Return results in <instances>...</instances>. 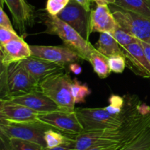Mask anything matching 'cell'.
<instances>
[{
	"instance_id": "6da1fadb",
	"label": "cell",
	"mask_w": 150,
	"mask_h": 150,
	"mask_svg": "<svg viewBox=\"0 0 150 150\" xmlns=\"http://www.w3.org/2000/svg\"><path fill=\"white\" fill-rule=\"evenodd\" d=\"M149 127L150 112L144 114L139 111L119 128L69 136L68 142L64 145L76 150H86L96 146H115L121 149Z\"/></svg>"
},
{
	"instance_id": "7a4b0ae2",
	"label": "cell",
	"mask_w": 150,
	"mask_h": 150,
	"mask_svg": "<svg viewBox=\"0 0 150 150\" xmlns=\"http://www.w3.org/2000/svg\"><path fill=\"white\" fill-rule=\"evenodd\" d=\"M139 100L127 98V106L120 114H111L104 108H76L75 111L85 132L117 129L139 111Z\"/></svg>"
},
{
	"instance_id": "3957f363",
	"label": "cell",
	"mask_w": 150,
	"mask_h": 150,
	"mask_svg": "<svg viewBox=\"0 0 150 150\" xmlns=\"http://www.w3.org/2000/svg\"><path fill=\"white\" fill-rule=\"evenodd\" d=\"M1 66V99H8L40 89L39 83L21 62L8 67Z\"/></svg>"
},
{
	"instance_id": "277c9868",
	"label": "cell",
	"mask_w": 150,
	"mask_h": 150,
	"mask_svg": "<svg viewBox=\"0 0 150 150\" xmlns=\"http://www.w3.org/2000/svg\"><path fill=\"white\" fill-rule=\"evenodd\" d=\"M43 16L46 26L45 33L58 36L66 46L76 51L82 59L89 61L91 54L95 49L89 40H85L76 29L57 16H51L48 13Z\"/></svg>"
},
{
	"instance_id": "5b68a950",
	"label": "cell",
	"mask_w": 150,
	"mask_h": 150,
	"mask_svg": "<svg viewBox=\"0 0 150 150\" xmlns=\"http://www.w3.org/2000/svg\"><path fill=\"white\" fill-rule=\"evenodd\" d=\"M73 81L68 73L62 72L40 82L39 89L54 101L62 111L75 112L76 103L72 93Z\"/></svg>"
},
{
	"instance_id": "8992f818",
	"label": "cell",
	"mask_w": 150,
	"mask_h": 150,
	"mask_svg": "<svg viewBox=\"0 0 150 150\" xmlns=\"http://www.w3.org/2000/svg\"><path fill=\"white\" fill-rule=\"evenodd\" d=\"M52 127L42 122L16 123L10 122L0 119V133L9 139H17L21 140L35 142L46 147L44 133Z\"/></svg>"
},
{
	"instance_id": "52a82bcc",
	"label": "cell",
	"mask_w": 150,
	"mask_h": 150,
	"mask_svg": "<svg viewBox=\"0 0 150 150\" xmlns=\"http://www.w3.org/2000/svg\"><path fill=\"white\" fill-rule=\"evenodd\" d=\"M110 6L120 28L139 40L150 44V19L114 5Z\"/></svg>"
},
{
	"instance_id": "ba28073f",
	"label": "cell",
	"mask_w": 150,
	"mask_h": 150,
	"mask_svg": "<svg viewBox=\"0 0 150 150\" xmlns=\"http://www.w3.org/2000/svg\"><path fill=\"white\" fill-rule=\"evenodd\" d=\"M38 119L43 124L67 136H77L84 133L76 111H56L40 113Z\"/></svg>"
},
{
	"instance_id": "9c48e42d",
	"label": "cell",
	"mask_w": 150,
	"mask_h": 150,
	"mask_svg": "<svg viewBox=\"0 0 150 150\" xmlns=\"http://www.w3.org/2000/svg\"><path fill=\"white\" fill-rule=\"evenodd\" d=\"M61 20L76 29L85 40L90 35V13L76 0H70L68 4L57 16Z\"/></svg>"
},
{
	"instance_id": "30bf717a",
	"label": "cell",
	"mask_w": 150,
	"mask_h": 150,
	"mask_svg": "<svg viewBox=\"0 0 150 150\" xmlns=\"http://www.w3.org/2000/svg\"><path fill=\"white\" fill-rule=\"evenodd\" d=\"M32 56L62 64L65 67L82 59L80 56L67 46L30 45Z\"/></svg>"
},
{
	"instance_id": "8fae6325",
	"label": "cell",
	"mask_w": 150,
	"mask_h": 150,
	"mask_svg": "<svg viewBox=\"0 0 150 150\" xmlns=\"http://www.w3.org/2000/svg\"><path fill=\"white\" fill-rule=\"evenodd\" d=\"M40 112L7 99L0 100V119L10 122H41L38 119Z\"/></svg>"
},
{
	"instance_id": "7c38bea8",
	"label": "cell",
	"mask_w": 150,
	"mask_h": 150,
	"mask_svg": "<svg viewBox=\"0 0 150 150\" xmlns=\"http://www.w3.org/2000/svg\"><path fill=\"white\" fill-rule=\"evenodd\" d=\"M21 63L39 84L47 78L64 72L66 69L65 66L62 64L34 56H31L29 58L21 62Z\"/></svg>"
},
{
	"instance_id": "4fadbf2b",
	"label": "cell",
	"mask_w": 150,
	"mask_h": 150,
	"mask_svg": "<svg viewBox=\"0 0 150 150\" xmlns=\"http://www.w3.org/2000/svg\"><path fill=\"white\" fill-rule=\"evenodd\" d=\"M122 50L127 67L138 76L150 78V64L139 40Z\"/></svg>"
},
{
	"instance_id": "5bb4252c",
	"label": "cell",
	"mask_w": 150,
	"mask_h": 150,
	"mask_svg": "<svg viewBox=\"0 0 150 150\" xmlns=\"http://www.w3.org/2000/svg\"><path fill=\"white\" fill-rule=\"evenodd\" d=\"M7 100H10L16 103L25 105L31 109L40 113L62 111L54 101L51 100L40 89L23 95L11 97Z\"/></svg>"
},
{
	"instance_id": "9a60e30c",
	"label": "cell",
	"mask_w": 150,
	"mask_h": 150,
	"mask_svg": "<svg viewBox=\"0 0 150 150\" xmlns=\"http://www.w3.org/2000/svg\"><path fill=\"white\" fill-rule=\"evenodd\" d=\"M119 24L108 5H97L90 11V33L112 34Z\"/></svg>"
},
{
	"instance_id": "2e32d148",
	"label": "cell",
	"mask_w": 150,
	"mask_h": 150,
	"mask_svg": "<svg viewBox=\"0 0 150 150\" xmlns=\"http://www.w3.org/2000/svg\"><path fill=\"white\" fill-rule=\"evenodd\" d=\"M1 65L8 67L13 63L21 62L32 56L30 45H28L23 38L15 39L0 45Z\"/></svg>"
},
{
	"instance_id": "e0dca14e",
	"label": "cell",
	"mask_w": 150,
	"mask_h": 150,
	"mask_svg": "<svg viewBox=\"0 0 150 150\" xmlns=\"http://www.w3.org/2000/svg\"><path fill=\"white\" fill-rule=\"evenodd\" d=\"M1 7H3V1L6 3L8 7L15 24L18 29L19 32L24 35L26 33V24L32 23L33 10L25 0H1Z\"/></svg>"
},
{
	"instance_id": "ac0fdd59",
	"label": "cell",
	"mask_w": 150,
	"mask_h": 150,
	"mask_svg": "<svg viewBox=\"0 0 150 150\" xmlns=\"http://www.w3.org/2000/svg\"><path fill=\"white\" fill-rule=\"evenodd\" d=\"M95 48L108 59L113 56L125 55L122 47L110 33H100Z\"/></svg>"
},
{
	"instance_id": "d6986e66",
	"label": "cell",
	"mask_w": 150,
	"mask_h": 150,
	"mask_svg": "<svg viewBox=\"0 0 150 150\" xmlns=\"http://www.w3.org/2000/svg\"><path fill=\"white\" fill-rule=\"evenodd\" d=\"M112 5L150 19V0H116Z\"/></svg>"
},
{
	"instance_id": "ffe728a7",
	"label": "cell",
	"mask_w": 150,
	"mask_h": 150,
	"mask_svg": "<svg viewBox=\"0 0 150 150\" xmlns=\"http://www.w3.org/2000/svg\"><path fill=\"white\" fill-rule=\"evenodd\" d=\"M108 59L95 49L91 54L89 62L92 66L94 72L100 79H105L111 73V70L108 64Z\"/></svg>"
},
{
	"instance_id": "44dd1931",
	"label": "cell",
	"mask_w": 150,
	"mask_h": 150,
	"mask_svg": "<svg viewBox=\"0 0 150 150\" xmlns=\"http://www.w3.org/2000/svg\"><path fill=\"white\" fill-rule=\"evenodd\" d=\"M119 150H150V127Z\"/></svg>"
},
{
	"instance_id": "7402d4cb",
	"label": "cell",
	"mask_w": 150,
	"mask_h": 150,
	"mask_svg": "<svg viewBox=\"0 0 150 150\" xmlns=\"http://www.w3.org/2000/svg\"><path fill=\"white\" fill-rule=\"evenodd\" d=\"M69 136L55 129H48L44 133V140L47 148H54L64 145L67 143Z\"/></svg>"
},
{
	"instance_id": "603a6c76",
	"label": "cell",
	"mask_w": 150,
	"mask_h": 150,
	"mask_svg": "<svg viewBox=\"0 0 150 150\" xmlns=\"http://www.w3.org/2000/svg\"><path fill=\"white\" fill-rule=\"evenodd\" d=\"M72 93L76 104L85 103L87 96L91 94V90L86 83H82L75 79L72 84Z\"/></svg>"
},
{
	"instance_id": "cb8c5ba5",
	"label": "cell",
	"mask_w": 150,
	"mask_h": 150,
	"mask_svg": "<svg viewBox=\"0 0 150 150\" xmlns=\"http://www.w3.org/2000/svg\"><path fill=\"white\" fill-rule=\"evenodd\" d=\"M109 105L105 107L111 114L117 115L124 112L127 106V98L117 95H111L108 99Z\"/></svg>"
},
{
	"instance_id": "d4e9b609",
	"label": "cell",
	"mask_w": 150,
	"mask_h": 150,
	"mask_svg": "<svg viewBox=\"0 0 150 150\" xmlns=\"http://www.w3.org/2000/svg\"><path fill=\"white\" fill-rule=\"evenodd\" d=\"M111 35L118 42L120 46L122 47V48H125V47L127 46V45H130L132 43H134V42H137L139 40L136 37L132 35L131 34L123 30L122 28L120 27V26L111 34Z\"/></svg>"
},
{
	"instance_id": "484cf974",
	"label": "cell",
	"mask_w": 150,
	"mask_h": 150,
	"mask_svg": "<svg viewBox=\"0 0 150 150\" xmlns=\"http://www.w3.org/2000/svg\"><path fill=\"white\" fill-rule=\"evenodd\" d=\"M9 140L13 150H43L45 148L39 144L29 141L17 139H11Z\"/></svg>"
},
{
	"instance_id": "4316f807",
	"label": "cell",
	"mask_w": 150,
	"mask_h": 150,
	"mask_svg": "<svg viewBox=\"0 0 150 150\" xmlns=\"http://www.w3.org/2000/svg\"><path fill=\"white\" fill-rule=\"evenodd\" d=\"M69 1L70 0H48L45 5V10L49 15L57 16L68 4Z\"/></svg>"
},
{
	"instance_id": "83f0119b",
	"label": "cell",
	"mask_w": 150,
	"mask_h": 150,
	"mask_svg": "<svg viewBox=\"0 0 150 150\" xmlns=\"http://www.w3.org/2000/svg\"><path fill=\"white\" fill-rule=\"evenodd\" d=\"M108 64L111 72L115 73H122L124 72L127 66L125 55H117L108 58Z\"/></svg>"
},
{
	"instance_id": "f1b7e54d",
	"label": "cell",
	"mask_w": 150,
	"mask_h": 150,
	"mask_svg": "<svg viewBox=\"0 0 150 150\" xmlns=\"http://www.w3.org/2000/svg\"><path fill=\"white\" fill-rule=\"evenodd\" d=\"M21 37L18 35L16 31H11L0 26V45H3L7 42L15 39H19Z\"/></svg>"
},
{
	"instance_id": "f546056e",
	"label": "cell",
	"mask_w": 150,
	"mask_h": 150,
	"mask_svg": "<svg viewBox=\"0 0 150 150\" xmlns=\"http://www.w3.org/2000/svg\"><path fill=\"white\" fill-rule=\"evenodd\" d=\"M0 26L10 29L11 31H15L8 16L3 10V7H1V10H0Z\"/></svg>"
},
{
	"instance_id": "4dcf8cb0",
	"label": "cell",
	"mask_w": 150,
	"mask_h": 150,
	"mask_svg": "<svg viewBox=\"0 0 150 150\" xmlns=\"http://www.w3.org/2000/svg\"><path fill=\"white\" fill-rule=\"evenodd\" d=\"M0 150H13L8 138L0 133Z\"/></svg>"
},
{
	"instance_id": "1f68e13d",
	"label": "cell",
	"mask_w": 150,
	"mask_h": 150,
	"mask_svg": "<svg viewBox=\"0 0 150 150\" xmlns=\"http://www.w3.org/2000/svg\"><path fill=\"white\" fill-rule=\"evenodd\" d=\"M70 71L75 75H80L82 72V67L77 62L72 63L68 66Z\"/></svg>"
},
{
	"instance_id": "d6a6232c",
	"label": "cell",
	"mask_w": 150,
	"mask_h": 150,
	"mask_svg": "<svg viewBox=\"0 0 150 150\" xmlns=\"http://www.w3.org/2000/svg\"><path fill=\"white\" fill-rule=\"evenodd\" d=\"M140 41V43L142 44V47L144 48V51L145 54L146 56V58H147L148 61H149L150 64V44L147 43V42H145L144 41L139 40Z\"/></svg>"
},
{
	"instance_id": "836d02e7",
	"label": "cell",
	"mask_w": 150,
	"mask_h": 150,
	"mask_svg": "<svg viewBox=\"0 0 150 150\" xmlns=\"http://www.w3.org/2000/svg\"><path fill=\"white\" fill-rule=\"evenodd\" d=\"M76 1H77L79 4H80L82 7H84L85 10L90 12L91 2L92 1V0H76Z\"/></svg>"
},
{
	"instance_id": "e575fe53",
	"label": "cell",
	"mask_w": 150,
	"mask_h": 150,
	"mask_svg": "<svg viewBox=\"0 0 150 150\" xmlns=\"http://www.w3.org/2000/svg\"><path fill=\"white\" fill-rule=\"evenodd\" d=\"M97 5H112L114 4L116 0H92Z\"/></svg>"
},
{
	"instance_id": "d590c367",
	"label": "cell",
	"mask_w": 150,
	"mask_h": 150,
	"mask_svg": "<svg viewBox=\"0 0 150 150\" xmlns=\"http://www.w3.org/2000/svg\"><path fill=\"white\" fill-rule=\"evenodd\" d=\"M118 147L115 146H96V147L90 148L86 150H119Z\"/></svg>"
},
{
	"instance_id": "8d00e7d4",
	"label": "cell",
	"mask_w": 150,
	"mask_h": 150,
	"mask_svg": "<svg viewBox=\"0 0 150 150\" xmlns=\"http://www.w3.org/2000/svg\"><path fill=\"white\" fill-rule=\"evenodd\" d=\"M43 150H76L73 148H70L69 146H66V145H62V146H57V147L54 148H44Z\"/></svg>"
}]
</instances>
